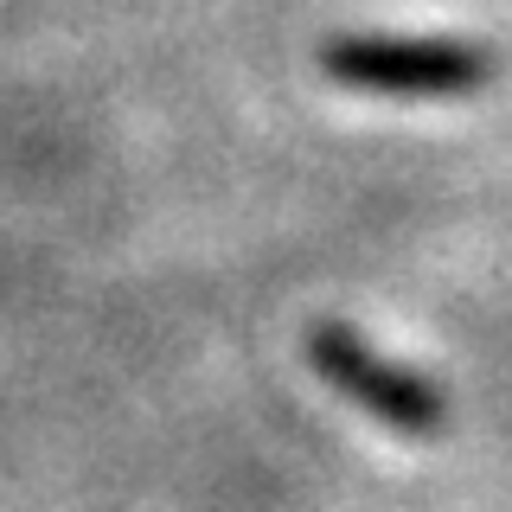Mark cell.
Wrapping results in <instances>:
<instances>
[{"instance_id":"obj_1","label":"cell","mask_w":512,"mask_h":512,"mask_svg":"<svg viewBox=\"0 0 512 512\" xmlns=\"http://www.w3.org/2000/svg\"><path fill=\"white\" fill-rule=\"evenodd\" d=\"M301 352H308V372L327 384L333 397H346L352 410H365L378 429L404 442H436L448 429V397L442 384H429L423 372L397 365L391 352H378L359 327L320 314L308 333H301Z\"/></svg>"},{"instance_id":"obj_2","label":"cell","mask_w":512,"mask_h":512,"mask_svg":"<svg viewBox=\"0 0 512 512\" xmlns=\"http://www.w3.org/2000/svg\"><path fill=\"white\" fill-rule=\"evenodd\" d=\"M320 77L365 96H468L493 84V52L480 39H404V32H333L320 45Z\"/></svg>"}]
</instances>
